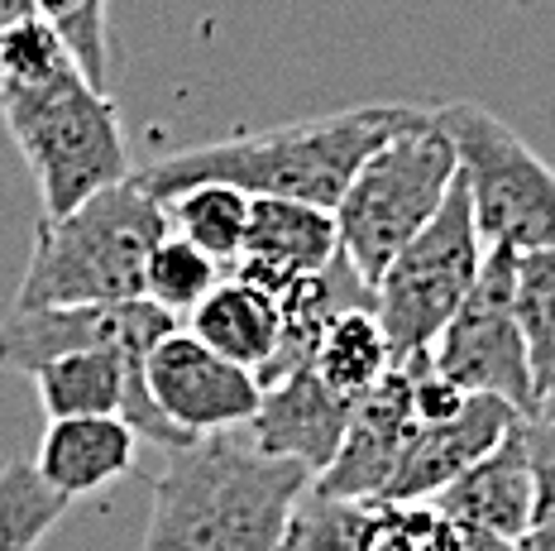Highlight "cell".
Instances as JSON below:
<instances>
[{"label":"cell","instance_id":"obj_18","mask_svg":"<svg viewBox=\"0 0 555 551\" xmlns=\"http://www.w3.org/2000/svg\"><path fill=\"white\" fill-rule=\"evenodd\" d=\"M311 364H317V374L326 379L335 394L360 403L369 388L398 364V355H392V341H388L374 307H345V312L321 331Z\"/></svg>","mask_w":555,"mask_h":551},{"label":"cell","instance_id":"obj_21","mask_svg":"<svg viewBox=\"0 0 555 551\" xmlns=\"http://www.w3.org/2000/svg\"><path fill=\"white\" fill-rule=\"evenodd\" d=\"M225 279V264H216L206 249H196L192 240H182L178 231H168L149 255L144 269V297L158 303L164 312L178 321H188L196 307L211 297V289Z\"/></svg>","mask_w":555,"mask_h":551},{"label":"cell","instance_id":"obj_5","mask_svg":"<svg viewBox=\"0 0 555 551\" xmlns=\"http://www.w3.org/2000/svg\"><path fill=\"white\" fill-rule=\"evenodd\" d=\"M460 178V149L441 130L436 111L412 130L392 134L364 158V168L335 202L340 255L374 289L412 235L426 231Z\"/></svg>","mask_w":555,"mask_h":551},{"label":"cell","instance_id":"obj_3","mask_svg":"<svg viewBox=\"0 0 555 551\" xmlns=\"http://www.w3.org/2000/svg\"><path fill=\"white\" fill-rule=\"evenodd\" d=\"M168 212L134 174L63 216H43L10 307H106L144 297V269Z\"/></svg>","mask_w":555,"mask_h":551},{"label":"cell","instance_id":"obj_14","mask_svg":"<svg viewBox=\"0 0 555 551\" xmlns=\"http://www.w3.org/2000/svg\"><path fill=\"white\" fill-rule=\"evenodd\" d=\"M350 418H354V398L335 394L326 379L317 374V364H302L287 379H278L273 388H263L259 412L240 432L259 451L293 456V461L311 465V475H321L335 461V451H340Z\"/></svg>","mask_w":555,"mask_h":551},{"label":"cell","instance_id":"obj_26","mask_svg":"<svg viewBox=\"0 0 555 551\" xmlns=\"http://www.w3.org/2000/svg\"><path fill=\"white\" fill-rule=\"evenodd\" d=\"M374 551H465V527L441 503H384Z\"/></svg>","mask_w":555,"mask_h":551},{"label":"cell","instance_id":"obj_1","mask_svg":"<svg viewBox=\"0 0 555 551\" xmlns=\"http://www.w3.org/2000/svg\"><path fill=\"white\" fill-rule=\"evenodd\" d=\"M431 111L436 106H416V101H369V106H345L331 116H307L273 125V130L235 134V140L178 149V154L154 158L149 168H134V178L158 202L196 182H230L249 197H287L335 212L364 158L392 134L422 125Z\"/></svg>","mask_w":555,"mask_h":551},{"label":"cell","instance_id":"obj_11","mask_svg":"<svg viewBox=\"0 0 555 551\" xmlns=\"http://www.w3.org/2000/svg\"><path fill=\"white\" fill-rule=\"evenodd\" d=\"M517 418H527V412H517L493 394H469V403L450 422H416L384 489V503H431L474 461H483L517 427Z\"/></svg>","mask_w":555,"mask_h":551},{"label":"cell","instance_id":"obj_4","mask_svg":"<svg viewBox=\"0 0 555 551\" xmlns=\"http://www.w3.org/2000/svg\"><path fill=\"white\" fill-rule=\"evenodd\" d=\"M0 116L39 182L43 216H63L134 174L115 101L82 67L34 87H0Z\"/></svg>","mask_w":555,"mask_h":551},{"label":"cell","instance_id":"obj_30","mask_svg":"<svg viewBox=\"0 0 555 551\" xmlns=\"http://www.w3.org/2000/svg\"><path fill=\"white\" fill-rule=\"evenodd\" d=\"M537 412H541V418H546L551 427H555V388H551V394H546V398H541V403H537Z\"/></svg>","mask_w":555,"mask_h":551},{"label":"cell","instance_id":"obj_17","mask_svg":"<svg viewBox=\"0 0 555 551\" xmlns=\"http://www.w3.org/2000/svg\"><path fill=\"white\" fill-rule=\"evenodd\" d=\"M182 326H188L196 341H206L216 355L254 370V379H259V370L278 355V346H283L278 303L263 289L235 279V273H225V279L211 289V297H206Z\"/></svg>","mask_w":555,"mask_h":551},{"label":"cell","instance_id":"obj_23","mask_svg":"<svg viewBox=\"0 0 555 551\" xmlns=\"http://www.w3.org/2000/svg\"><path fill=\"white\" fill-rule=\"evenodd\" d=\"M67 503L57 489L43 485L34 461L0 465V551H39V542L63 523Z\"/></svg>","mask_w":555,"mask_h":551},{"label":"cell","instance_id":"obj_25","mask_svg":"<svg viewBox=\"0 0 555 551\" xmlns=\"http://www.w3.org/2000/svg\"><path fill=\"white\" fill-rule=\"evenodd\" d=\"M39 15L57 29V39L67 43V53L77 59V67L106 91L111 82V20H106V0H34Z\"/></svg>","mask_w":555,"mask_h":551},{"label":"cell","instance_id":"obj_20","mask_svg":"<svg viewBox=\"0 0 555 551\" xmlns=\"http://www.w3.org/2000/svg\"><path fill=\"white\" fill-rule=\"evenodd\" d=\"M378 523H384L378 499H345L311 485L297 499L278 551H374Z\"/></svg>","mask_w":555,"mask_h":551},{"label":"cell","instance_id":"obj_12","mask_svg":"<svg viewBox=\"0 0 555 551\" xmlns=\"http://www.w3.org/2000/svg\"><path fill=\"white\" fill-rule=\"evenodd\" d=\"M335 259H340L335 212L311 202H287V197H254L245 255L230 264L225 273L278 297L283 289H293L297 279L326 273Z\"/></svg>","mask_w":555,"mask_h":551},{"label":"cell","instance_id":"obj_10","mask_svg":"<svg viewBox=\"0 0 555 551\" xmlns=\"http://www.w3.org/2000/svg\"><path fill=\"white\" fill-rule=\"evenodd\" d=\"M149 394L192 436L240 432L263 403V384L254 379V370L216 355L188 326L164 336L149 355Z\"/></svg>","mask_w":555,"mask_h":551},{"label":"cell","instance_id":"obj_16","mask_svg":"<svg viewBox=\"0 0 555 551\" xmlns=\"http://www.w3.org/2000/svg\"><path fill=\"white\" fill-rule=\"evenodd\" d=\"M431 503H441L450 518L460 523H479L493 533L522 537L537 527V475H531V456H527V436H522V418L517 427L493 446L483 461H474L455 485H446Z\"/></svg>","mask_w":555,"mask_h":551},{"label":"cell","instance_id":"obj_8","mask_svg":"<svg viewBox=\"0 0 555 551\" xmlns=\"http://www.w3.org/2000/svg\"><path fill=\"white\" fill-rule=\"evenodd\" d=\"M517 297V249L489 245L479 279L450 326L436 336L431 360L469 394H493L517 412H537V379H531L527 336L513 312Z\"/></svg>","mask_w":555,"mask_h":551},{"label":"cell","instance_id":"obj_28","mask_svg":"<svg viewBox=\"0 0 555 551\" xmlns=\"http://www.w3.org/2000/svg\"><path fill=\"white\" fill-rule=\"evenodd\" d=\"M522 551H555V523H537L522 537Z\"/></svg>","mask_w":555,"mask_h":551},{"label":"cell","instance_id":"obj_29","mask_svg":"<svg viewBox=\"0 0 555 551\" xmlns=\"http://www.w3.org/2000/svg\"><path fill=\"white\" fill-rule=\"evenodd\" d=\"M25 15H39V5H34V0H0V29L15 25V20H25Z\"/></svg>","mask_w":555,"mask_h":551},{"label":"cell","instance_id":"obj_15","mask_svg":"<svg viewBox=\"0 0 555 551\" xmlns=\"http://www.w3.org/2000/svg\"><path fill=\"white\" fill-rule=\"evenodd\" d=\"M139 432L120 412H91V418H53L39 436V456L34 470L43 485L57 489L63 499H82V494L111 489L134 470Z\"/></svg>","mask_w":555,"mask_h":551},{"label":"cell","instance_id":"obj_2","mask_svg":"<svg viewBox=\"0 0 555 551\" xmlns=\"http://www.w3.org/2000/svg\"><path fill=\"white\" fill-rule=\"evenodd\" d=\"M311 465L269 456L245 432H211L168 451L139 551H278Z\"/></svg>","mask_w":555,"mask_h":551},{"label":"cell","instance_id":"obj_24","mask_svg":"<svg viewBox=\"0 0 555 551\" xmlns=\"http://www.w3.org/2000/svg\"><path fill=\"white\" fill-rule=\"evenodd\" d=\"M77 67L67 43L43 15H25L0 29V87H34Z\"/></svg>","mask_w":555,"mask_h":551},{"label":"cell","instance_id":"obj_6","mask_svg":"<svg viewBox=\"0 0 555 551\" xmlns=\"http://www.w3.org/2000/svg\"><path fill=\"white\" fill-rule=\"evenodd\" d=\"M436 120L460 149L483 245H507L517 255L555 249V168L546 158L479 101L436 106Z\"/></svg>","mask_w":555,"mask_h":551},{"label":"cell","instance_id":"obj_13","mask_svg":"<svg viewBox=\"0 0 555 551\" xmlns=\"http://www.w3.org/2000/svg\"><path fill=\"white\" fill-rule=\"evenodd\" d=\"M412 427H416L412 370H408V360H398L360 403H354V418H350V432H345L340 451H335V461L321 470L311 485L326 494H345V499L384 503V489L402 461V446H408Z\"/></svg>","mask_w":555,"mask_h":551},{"label":"cell","instance_id":"obj_19","mask_svg":"<svg viewBox=\"0 0 555 551\" xmlns=\"http://www.w3.org/2000/svg\"><path fill=\"white\" fill-rule=\"evenodd\" d=\"M249 206L254 197L230 182H196L182 188L164 202L168 212V231H178L182 240H192L196 249H206L216 264H235L245 255V235H249Z\"/></svg>","mask_w":555,"mask_h":551},{"label":"cell","instance_id":"obj_7","mask_svg":"<svg viewBox=\"0 0 555 551\" xmlns=\"http://www.w3.org/2000/svg\"><path fill=\"white\" fill-rule=\"evenodd\" d=\"M483 249L489 245L479 235L465 174H460L441 212L426 221V231L412 235L384 269V279L374 283V312L384 321L398 360L436 346V336L465 307L474 279H479Z\"/></svg>","mask_w":555,"mask_h":551},{"label":"cell","instance_id":"obj_27","mask_svg":"<svg viewBox=\"0 0 555 551\" xmlns=\"http://www.w3.org/2000/svg\"><path fill=\"white\" fill-rule=\"evenodd\" d=\"M531 475H537V523H555V427L541 412L522 418Z\"/></svg>","mask_w":555,"mask_h":551},{"label":"cell","instance_id":"obj_9","mask_svg":"<svg viewBox=\"0 0 555 551\" xmlns=\"http://www.w3.org/2000/svg\"><path fill=\"white\" fill-rule=\"evenodd\" d=\"M182 321L149 297L106 307H10L0 321V370L39 374L49 360L91 346L120 350L130 364H149L158 341L172 336Z\"/></svg>","mask_w":555,"mask_h":551},{"label":"cell","instance_id":"obj_22","mask_svg":"<svg viewBox=\"0 0 555 551\" xmlns=\"http://www.w3.org/2000/svg\"><path fill=\"white\" fill-rule=\"evenodd\" d=\"M513 312L527 336L537 398H546L555 388V249H527V255H517Z\"/></svg>","mask_w":555,"mask_h":551}]
</instances>
